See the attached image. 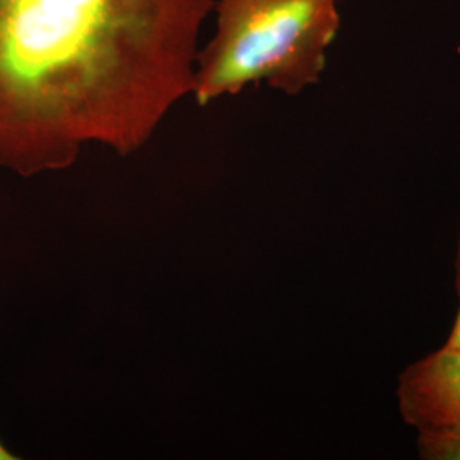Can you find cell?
I'll return each instance as SVG.
<instances>
[{
  "instance_id": "cell-4",
  "label": "cell",
  "mask_w": 460,
  "mask_h": 460,
  "mask_svg": "<svg viewBox=\"0 0 460 460\" xmlns=\"http://www.w3.org/2000/svg\"><path fill=\"white\" fill-rule=\"evenodd\" d=\"M418 456L425 460H460V428L418 429Z\"/></svg>"
},
{
  "instance_id": "cell-2",
  "label": "cell",
  "mask_w": 460,
  "mask_h": 460,
  "mask_svg": "<svg viewBox=\"0 0 460 460\" xmlns=\"http://www.w3.org/2000/svg\"><path fill=\"white\" fill-rule=\"evenodd\" d=\"M340 0H215V33L199 45L191 98L208 106L249 85L298 96L321 81L340 33Z\"/></svg>"
},
{
  "instance_id": "cell-6",
  "label": "cell",
  "mask_w": 460,
  "mask_h": 460,
  "mask_svg": "<svg viewBox=\"0 0 460 460\" xmlns=\"http://www.w3.org/2000/svg\"><path fill=\"white\" fill-rule=\"evenodd\" d=\"M16 459V456L9 450V448H5L4 444L0 442V460H14Z\"/></svg>"
},
{
  "instance_id": "cell-3",
  "label": "cell",
  "mask_w": 460,
  "mask_h": 460,
  "mask_svg": "<svg viewBox=\"0 0 460 460\" xmlns=\"http://www.w3.org/2000/svg\"><path fill=\"white\" fill-rule=\"evenodd\" d=\"M397 404L416 429L460 428V348L442 346L399 377Z\"/></svg>"
},
{
  "instance_id": "cell-5",
  "label": "cell",
  "mask_w": 460,
  "mask_h": 460,
  "mask_svg": "<svg viewBox=\"0 0 460 460\" xmlns=\"http://www.w3.org/2000/svg\"><path fill=\"white\" fill-rule=\"evenodd\" d=\"M456 287H457V296H459V307H457V314L454 319V324L450 329V334L445 341L447 348H460V234L459 243H457V258H456Z\"/></svg>"
},
{
  "instance_id": "cell-1",
  "label": "cell",
  "mask_w": 460,
  "mask_h": 460,
  "mask_svg": "<svg viewBox=\"0 0 460 460\" xmlns=\"http://www.w3.org/2000/svg\"><path fill=\"white\" fill-rule=\"evenodd\" d=\"M215 0H0V167L132 155L191 96Z\"/></svg>"
}]
</instances>
